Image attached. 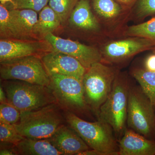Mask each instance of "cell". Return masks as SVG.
Listing matches in <instances>:
<instances>
[{"mask_svg": "<svg viewBox=\"0 0 155 155\" xmlns=\"http://www.w3.org/2000/svg\"><path fill=\"white\" fill-rule=\"evenodd\" d=\"M61 110L58 104L53 103L35 110L22 112L19 122L13 125L25 138L46 139L66 122Z\"/></svg>", "mask_w": 155, "mask_h": 155, "instance_id": "cell-1", "label": "cell"}, {"mask_svg": "<svg viewBox=\"0 0 155 155\" xmlns=\"http://www.w3.org/2000/svg\"><path fill=\"white\" fill-rule=\"evenodd\" d=\"M66 122L82 139L91 149L104 155H119V143L112 127L104 121L90 122L77 115L64 111Z\"/></svg>", "mask_w": 155, "mask_h": 155, "instance_id": "cell-2", "label": "cell"}, {"mask_svg": "<svg viewBox=\"0 0 155 155\" xmlns=\"http://www.w3.org/2000/svg\"><path fill=\"white\" fill-rule=\"evenodd\" d=\"M130 84L126 75L119 73L109 96L100 109L97 119L108 123L118 140L127 127L128 96Z\"/></svg>", "mask_w": 155, "mask_h": 155, "instance_id": "cell-3", "label": "cell"}, {"mask_svg": "<svg viewBox=\"0 0 155 155\" xmlns=\"http://www.w3.org/2000/svg\"><path fill=\"white\" fill-rule=\"evenodd\" d=\"M1 85L5 92L8 103L21 113L57 104L48 87L17 80H3Z\"/></svg>", "mask_w": 155, "mask_h": 155, "instance_id": "cell-4", "label": "cell"}, {"mask_svg": "<svg viewBox=\"0 0 155 155\" xmlns=\"http://www.w3.org/2000/svg\"><path fill=\"white\" fill-rule=\"evenodd\" d=\"M119 71L98 62L87 69L82 79L84 98L92 113L97 118L100 109L107 99Z\"/></svg>", "mask_w": 155, "mask_h": 155, "instance_id": "cell-5", "label": "cell"}, {"mask_svg": "<svg viewBox=\"0 0 155 155\" xmlns=\"http://www.w3.org/2000/svg\"><path fill=\"white\" fill-rule=\"evenodd\" d=\"M49 76L48 87L61 109L80 117L87 116L91 111L85 101L82 80L58 74Z\"/></svg>", "mask_w": 155, "mask_h": 155, "instance_id": "cell-6", "label": "cell"}, {"mask_svg": "<svg viewBox=\"0 0 155 155\" xmlns=\"http://www.w3.org/2000/svg\"><path fill=\"white\" fill-rule=\"evenodd\" d=\"M127 126L147 138L155 139V107L140 86L130 84Z\"/></svg>", "mask_w": 155, "mask_h": 155, "instance_id": "cell-7", "label": "cell"}, {"mask_svg": "<svg viewBox=\"0 0 155 155\" xmlns=\"http://www.w3.org/2000/svg\"><path fill=\"white\" fill-rule=\"evenodd\" d=\"M0 75L2 80L22 81L48 87L51 81L41 59L35 55L1 62Z\"/></svg>", "mask_w": 155, "mask_h": 155, "instance_id": "cell-8", "label": "cell"}, {"mask_svg": "<svg viewBox=\"0 0 155 155\" xmlns=\"http://www.w3.org/2000/svg\"><path fill=\"white\" fill-rule=\"evenodd\" d=\"M53 48V51L67 54L75 58L87 69L95 63L102 62L103 57L99 51L92 47L56 36L49 33L44 38Z\"/></svg>", "mask_w": 155, "mask_h": 155, "instance_id": "cell-9", "label": "cell"}, {"mask_svg": "<svg viewBox=\"0 0 155 155\" xmlns=\"http://www.w3.org/2000/svg\"><path fill=\"white\" fill-rule=\"evenodd\" d=\"M134 38L113 41L104 48L103 59L111 63H119L147 50L155 49V42L149 39Z\"/></svg>", "mask_w": 155, "mask_h": 155, "instance_id": "cell-10", "label": "cell"}, {"mask_svg": "<svg viewBox=\"0 0 155 155\" xmlns=\"http://www.w3.org/2000/svg\"><path fill=\"white\" fill-rule=\"evenodd\" d=\"M49 75H67L82 81L87 69L75 58L59 52L53 51L47 53L41 58Z\"/></svg>", "mask_w": 155, "mask_h": 155, "instance_id": "cell-11", "label": "cell"}, {"mask_svg": "<svg viewBox=\"0 0 155 155\" xmlns=\"http://www.w3.org/2000/svg\"><path fill=\"white\" fill-rule=\"evenodd\" d=\"M47 139L63 155H79L90 149L75 130L64 124Z\"/></svg>", "mask_w": 155, "mask_h": 155, "instance_id": "cell-12", "label": "cell"}, {"mask_svg": "<svg viewBox=\"0 0 155 155\" xmlns=\"http://www.w3.org/2000/svg\"><path fill=\"white\" fill-rule=\"evenodd\" d=\"M119 155H155V139L127 127L118 140Z\"/></svg>", "mask_w": 155, "mask_h": 155, "instance_id": "cell-13", "label": "cell"}, {"mask_svg": "<svg viewBox=\"0 0 155 155\" xmlns=\"http://www.w3.org/2000/svg\"><path fill=\"white\" fill-rule=\"evenodd\" d=\"M41 45L37 42L21 41L8 39L0 41V62L35 55L41 48Z\"/></svg>", "mask_w": 155, "mask_h": 155, "instance_id": "cell-14", "label": "cell"}, {"mask_svg": "<svg viewBox=\"0 0 155 155\" xmlns=\"http://www.w3.org/2000/svg\"><path fill=\"white\" fill-rule=\"evenodd\" d=\"M71 25L88 31H98L100 25L93 14L89 0H79L69 18Z\"/></svg>", "mask_w": 155, "mask_h": 155, "instance_id": "cell-15", "label": "cell"}, {"mask_svg": "<svg viewBox=\"0 0 155 155\" xmlns=\"http://www.w3.org/2000/svg\"><path fill=\"white\" fill-rule=\"evenodd\" d=\"M16 155H63L48 139L24 138L14 145Z\"/></svg>", "mask_w": 155, "mask_h": 155, "instance_id": "cell-16", "label": "cell"}, {"mask_svg": "<svg viewBox=\"0 0 155 155\" xmlns=\"http://www.w3.org/2000/svg\"><path fill=\"white\" fill-rule=\"evenodd\" d=\"M9 13L18 38L33 35L34 27L38 19L37 12L29 9H12Z\"/></svg>", "mask_w": 155, "mask_h": 155, "instance_id": "cell-17", "label": "cell"}, {"mask_svg": "<svg viewBox=\"0 0 155 155\" xmlns=\"http://www.w3.org/2000/svg\"><path fill=\"white\" fill-rule=\"evenodd\" d=\"M61 23L59 17L49 5L46 6L40 11L38 19L33 30L34 35L43 36L53 32Z\"/></svg>", "mask_w": 155, "mask_h": 155, "instance_id": "cell-18", "label": "cell"}, {"mask_svg": "<svg viewBox=\"0 0 155 155\" xmlns=\"http://www.w3.org/2000/svg\"><path fill=\"white\" fill-rule=\"evenodd\" d=\"M131 74L155 107V71L135 68L132 70Z\"/></svg>", "mask_w": 155, "mask_h": 155, "instance_id": "cell-19", "label": "cell"}, {"mask_svg": "<svg viewBox=\"0 0 155 155\" xmlns=\"http://www.w3.org/2000/svg\"><path fill=\"white\" fill-rule=\"evenodd\" d=\"M91 2L95 12L105 19L115 18L122 13V6L115 0H91Z\"/></svg>", "mask_w": 155, "mask_h": 155, "instance_id": "cell-20", "label": "cell"}, {"mask_svg": "<svg viewBox=\"0 0 155 155\" xmlns=\"http://www.w3.org/2000/svg\"><path fill=\"white\" fill-rule=\"evenodd\" d=\"M126 35L149 39L155 42V17L147 22L127 28Z\"/></svg>", "mask_w": 155, "mask_h": 155, "instance_id": "cell-21", "label": "cell"}, {"mask_svg": "<svg viewBox=\"0 0 155 155\" xmlns=\"http://www.w3.org/2000/svg\"><path fill=\"white\" fill-rule=\"evenodd\" d=\"M79 0H49L48 5L64 23L69 19Z\"/></svg>", "mask_w": 155, "mask_h": 155, "instance_id": "cell-22", "label": "cell"}, {"mask_svg": "<svg viewBox=\"0 0 155 155\" xmlns=\"http://www.w3.org/2000/svg\"><path fill=\"white\" fill-rule=\"evenodd\" d=\"M0 35L2 38H18L10 18L9 11L2 4L0 5Z\"/></svg>", "mask_w": 155, "mask_h": 155, "instance_id": "cell-23", "label": "cell"}, {"mask_svg": "<svg viewBox=\"0 0 155 155\" xmlns=\"http://www.w3.org/2000/svg\"><path fill=\"white\" fill-rule=\"evenodd\" d=\"M24 138L18 133L14 125L0 122L1 143L15 145Z\"/></svg>", "mask_w": 155, "mask_h": 155, "instance_id": "cell-24", "label": "cell"}, {"mask_svg": "<svg viewBox=\"0 0 155 155\" xmlns=\"http://www.w3.org/2000/svg\"><path fill=\"white\" fill-rule=\"evenodd\" d=\"M21 112L9 103H1L0 122L7 124H16L19 122Z\"/></svg>", "mask_w": 155, "mask_h": 155, "instance_id": "cell-25", "label": "cell"}, {"mask_svg": "<svg viewBox=\"0 0 155 155\" xmlns=\"http://www.w3.org/2000/svg\"><path fill=\"white\" fill-rule=\"evenodd\" d=\"M49 0H12L11 3L12 9H29L37 12L47 5Z\"/></svg>", "mask_w": 155, "mask_h": 155, "instance_id": "cell-26", "label": "cell"}, {"mask_svg": "<svg viewBox=\"0 0 155 155\" xmlns=\"http://www.w3.org/2000/svg\"><path fill=\"white\" fill-rule=\"evenodd\" d=\"M135 11L140 19L152 16L155 14V0H138L136 3Z\"/></svg>", "mask_w": 155, "mask_h": 155, "instance_id": "cell-27", "label": "cell"}, {"mask_svg": "<svg viewBox=\"0 0 155 155\" xmlns=\"http://www.w3.org/2000/svg\"><path fill=\"white\" fill-rule=\"evenodd\" d=\"M143 69L147 71H155V53L148 56L144 62Z\"/></svg>", "mask_w": 155, "mask_h": 155, "instance_id": "cell-28", "label": "cell"}, {"mask_svg": "<svg viewBox=\"0 0 155 155\" xmlns=\"http://www.w3.org/2000/svg\"><path fill=\"white\" fill-rule=\"evenodd\" d=\"M14 144L1 143L0 155H16L14 150Z\"/></svg>", "mask_w": 155, "mask_h": 155, "instance_id": "cell-29", "label": "cell"}, {"mask_svg": "<svg viewBox=\"0 0 155 155\" xmlns=\"http://www.w3.org/2000/svg\"><path fill=\"white\" fill-rule=\"evenodd\" d=\"M79 155H104V153L97 150L89 149L81 153Z\"/></svg>", "mask_w": 155, "mask_h": 155, "instance_id": "cell-30", "label": "cell"}, {"mask_svg": "<svg viewBox=\"0 0 155 155\" xmlns=\"http://www.w3.org/2000/svg\"><path fill=\"white\" fill-rule=\"evenodd\" d=\"M0 102L1 103L8 102L5 92L2 85L0 86Z\"/></svg>", "mask_w": 155, "mask_h": 155, "instance_id": "cell-31", "label": "cell"}, {"mask_svg": "<svg viewBox=\"0 0 155 155\" xmlns=\"http://www.w3.org/2000/svg\"><path fill=\"white\" fill-rule=\"evenodd\" d=\"M119 4L123 5L130 6L136 3L138 0H116Z\"/></svg>", "mask_w": 155, "mask_h": 155, "instance_id": "cell-32", "label": "cell"}, {"mask_svg": "<svg viewBox=\"0 0 155 155\" xmlns=\"http://www.w3.org/2000/svg\"><path fill=\"white\" fill-rule=\"evenodd\" d=\"M0 2H1V4L4 5L9 2L11 3L12 2V0H0Z\"/></svg>", "mask_w": 155, "mask_h": 155, "instance_id": "cell-33", "label": "cell"}]
</instances>
